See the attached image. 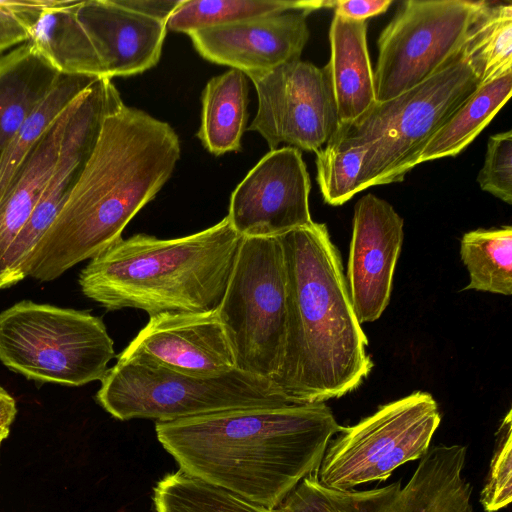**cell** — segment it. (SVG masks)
Masks as SVG:
<instances>
[{"mask_svg": "<svg viewBox=\"0 0 512 512\" xmlns=\"http://www.w3.org/2000/svg\"><path fill=\"white\" fill-rule=\"evenodd\" d=\"M6 438H7V437H4V436H1V437H0V446H1L2 442H3Z\"/></svg>", "mask_w": 512, "mask_h": 512, "instance_id": "8d00e7d4", "label": "cell"}, {"mask_svg": "<svg viewBox=\"0 0 512 512\" xmlns=\"http://www.w3.org/2000/svg\"><path fill=\"white\" fill-rule=\"evenodd\" d=\"M76 0H53L33 24L29 41L62 74L105 78L102 63L75 14Z\"/></svg>", "mask_w": 512, "mask_h": 512, "instance_id": "7402d4cb", "label": "cell"}, {"mask_svg": "<svg viewBox=\"0 0 512 512\" xmlns=\"http://www.w3.org/2000/svg\"><path fill=\"white\" fill-rule=\"evenodd\" d=\"M17 406L15 399L0 386V418H15Z\"/></svg>", "mask_w": 512, "mask_h": 512, "instance_id": "d590c367", "label": "cell"}, {"mask_svg": "<svg viewBox=\"0 0 512 512\" xmlns=\"http://www.w3.org/2000/svg\"><path fill=\"white\" fill-rule=\"evenodd\" d=\"M464 49L481 84L512 72V4L489 3Z\"/></svg>", "mask_w": 512, "mask_h": 512, "instance_id": "f1b7e54d", "label": "cell"}, {"mask_svg": "<svg viewBox=\"0 0 512 512\" xmlns=\"http://www.w3.org/2000/svg\"><path fill=\"white\" fill-rule=\"evenodd\" d=\"M79 98L31 149L0 200V265L54 170L69 117Z\"/></svg>", "mask_w": 512, "mask_h": 512, "instance_id": "44dd1931", "label": "cell"}, {"mask_svg": "<svg viewBox=\"0 0 512 512\" xmlns=\"http://www.w3.org/2000/svg\"><path fill=\"white\" fill-rule=\"evenodd\" d=\"M307 12L289 11L188 34L206 60L231 67L247 77L300 60L309 39Z\"/></svg>", "mask_w": 512, "mask_h": 512, "instance_id": "e0dca14e", "label": "cell"}, {"mask_svg": "<svg viewBox=\"0 0 512 512\" xmlns=\"http://www.w3.org/2000/svg\"><path fill=\"white\" fill-rule=\"evenodd\" d=\"M477 181L482 190L507 204L512 203V131L492 135Z\"/></svg>", "mask_w": 512, "mask_h": 512, "instance_id": "1f68e13d", "label": "cell"}, {"mask_svg": "<svg viewBox=\"0 0 512 512\" xmlns=\"http://www.w3.org/2000/svg\"><path fill=\"white\" fill-rule=\"evenodd\" d=\"M118 357L199 378L216 377L236 369L217 309L151 316Z\"/></svg>", "mask_w": 512, "mask_h": 512, "instance_id": "9a60e30c", "label": "cell"}, {"mask_svg": "<svg viewBox=\"0 0 512 512\" xmlns=\"http://www.w3.org/2000/svg\"><path fill=\"white\" fill-rule=\"evenodd\" d=\"M242 238L227 216L179 238H121L90 259L79 274V286L87 298L109 311L134 308L151 317L216 310Z\"/></svg>", "mask_w": 512, "mask_h": 512, "instance_id": "277c9868", "label": "cell"}, {"mask_svg": "<svg viewBox=\"0 0 512 512\" xmlns=\"http://www.w3.org/2000/svg\"><path fill=\"white\" fill-rule=\"evenodd\" d=\"M460 256L469 273L464 290L512 294V227L479 228L465 233Z\"/></svg>", "mask_w": 512, "mask_h": 512, "instance_id": "4316f807", "label": "cell"}, {"mask_svg": "<svg viewBox=\"0 0 512 512\" xmlns=\"http://www.w3.org/2000/svg\"><path fill=\"white\" fill-rule=\"evenodd\" d=\"M61 75L30 42L0 56V157Z\"/></svg>", "mask_w": 512, "mask_h": 512, "instance_id": "ffe728a7", "label": "cell"}, {"mask_svg": "<svg viewBox=\"0 0 512 512\" xmlns=\"http://www.w3.org/2000/svg\"><path fill=\"white\" fill-rule=\"evenodd\" d=\"M287 286V336L274 383L294 404L325 402L371 372L368 340L351 304L338 249L323 223L278 236Z\"/></svg>", "mask_w": 512, "mask_h": 512, "instance_id": "3957f363", "label": "cell"}, {"mask_svg": "<svg viewBox=\"0 0 512 512\" xmlns=\"http://www.w3.org/2000/svg\"><path fill=\"white\" fill-rule=\"evenodd\" d=\"M75 14L105 78L140 74L159 62L166 23L127 9L117 0H80Z\"/></svg>", "mask_w": 512, "mask_h": 512, "instance_id": "ac0fdd59", "label": "cell"}, {"mask_svg": "<svg viewBox=\"0 0 512 512\" xmlns=\"http://www.w3.org/2000/svg\"><path fill=\"white\" fill-rule=\"evenodd\" d=\"M512 501V411L501 420L495 433V444L489 471L480 493L486 512H497Z\"/></svg>", "mask_w": 512, "mask_h": 512, "instance_id": "4dcf8cb0", "label": "cell"}, {"mask_svg": "<svg viewBox=\"0 0 512 512\" xmlns=\"http://www.w3.org/2000/svg\"><path fill=\"white\" fill-rule=\"evenodd\" d=\"M328 62L340 125H350L376 103L374 71L367 46V21L334 14Z\"/></svg>", "mask_w": 512, "mask_h": 512, "instance_id": "d6986e66", "label": "cell"}, {"mask_svg": "<svg viewBox=\"0 0 512 512\" xmlns=\"http://www.w3.org/2000/svg\"><path fill=\"white\" fill-rule=\"evenodd\" d=\"M115 356L103 320L88 311L22 300L0 313V361L29 380L101 381Z\"/></svg>", "mask_w": 512, "mask_h": 512, "instance_id": "52a82bcc", "label": "cell"}, {"mask_svg": "<svg viewBox=\"0 0 512 512\" xmlns=\"http://www.w3.org/2000/svg\"><path fill=\"white\" fill-rule=\"evenodd\" d=\"M480 76L465 49L420 84L376 102L350 125H340L350 142L367 145L360 189L403 181L450 116L478 89Z\"/></svg>", "mask_w": 512, "mask_h": 512, "instance_id": "5b68a950", "label": "cell"}, {"mask_svg": "<svg viewBox=\"0 0 512 512\" xmlns=\"http://www.w3.org/2000/svg\"><path fill=\"white\" fill-rule=\"evenodd\" d=\"M368 146L346 139L338 128L316 152L317 181L326 203L339 206L361 192L360 173Z\"/></svg>", "mask_w": 512, "mask_h": 512, "instance_id": "f546056e", "label": "cell"}, {"mask_svg": "<svg viewBox=\"0 0 512 512\" xmlns=\"http://www.w3.org/2000/svg\"><path fill=\"white\" fill-rule=\"evenodd\" d=\"M342 427L318 402L156 422L155 432L182 471L273 510L317 471Z\"/></svg>", "mask_w": 512, "mask_h": 512, "instance_id": "7a4b0ae2", "label": "cell"}, {"mask_svg": "<svg viewBox=\"0 0 512 512\" xmlns=\"http://www.w3.org/2000/svg\"><path fill=\"white\" fill-rule=\"evenodd\" d=\"M392 0H336L330 2L334 14L357 21H366L387 11Z\"/></svg>", "mask_w": 512, "mask_h": 512, "instance_id": "836d02e7", "label": "cell"}, {"mask_svg": "<svg viewBox=\"0 0 512 512\" xmlns=\"http://www.w3.org/2000/svg\"><path fill=\"white\" fill-rule=\"evenodd\" d=\"M488 5L469 0L404 1L378 39L376 102L397 97L453 60Z\"/></svg>", "mask_w": 512, "mask_h": 512, "instance_id": "30bf717a", "label": "cell"}, {"mask_svg": "<svg viewBox=\"0 0 512 512\" xmlns=\"http://www.w3.org/2000/svg\"><path fill=\"white\" fill-rule=\"evenodd\" d=\"M328 1L315 0H182L166 22L167 30L193 31L261 16L327 8Z\"/></svg>", "mask_w": 512, "mask_h": 512, "instance_id": "484cf974", "label": "cell"}, {"mask_svg": "<svg viewBox=\"0 0 512 512\" xmlns=\"http://www.w3.org/2000/svg\"><path fill=\"white\" fill-rule=\"evenodd\" d=\"M511 92L512 72L480 84L430 139L419 163L460 154L505 105Z\"/></svg>", "mask_w": 512, "mask_h": 512, "instance_id": "cb8c5ba5", "label": "cell"}, {"mask_svg": "<svg viewBox=\"0 0 512 512\" xmlns=\"http://www.w3.org/2000/svg\"><path fill=\"white\" fill-rule=\"evenodd\" d=\"M182 0H117L123 7L166 23Z\"/></svg>", "mask_w": 512, "mask_h": 512, "instance_id": "e575fe53", "label": "cell"}, {"mask_svg": "<svg viewBox=\"0 0 512 512\" xmlns=\"http://www.w3.org/2000/svg\"><path fill=\"white\" fill-rule=\"evenodd\" d=\"M152 500L156 512H272L192 477L181 469L165 475L156 483Z\"/></svg>", "mask_w": 512, "mask_h": 512, "instance_id": "83f0119b", "label": "cell"}, {"mask_svg": "<svg viewBox=\"0 0 512 512\" xmlns=\"http://www.w3.org/2000/svg\"><path fill=\"white\" fill-rule=\"evenodd\" d=\"M100 78L62 74L43 102L26 119L0 157V200L19 167L58 118Z\"/></svg>", "mask_w": 512, "mask_h": 512, "instance_id": "d4e9b609", "label": "cell"}, {"mask_svg": "<svg viewBox=\"0 0 512 512\" xmlns=\"http://www.w3.org/2000/svg\"><path fill=\"white\" fill-rule=\"evenodd\" d=\"M247 106L248 81L243 72L230 69L209 80L202 92L197 136L210 153L220 156L241 150Z\"/></svg>", "mask_w": 512, "mask_h": 512, "instance_id": "603a6c76", "label": "cell"}, {"mask_svg": "<svg viewBox=\"0 0 512 512\" xmlns=\"http://www.w3.org/2000/svg\"><path fill=\"white\" fill-rule=\"evenodd\" d=\"M249 78L258 98L248 130L258 132L270 151L285 143L317 152L337 132L340 122L329 64L301 60Z\"/></svg>", "mask_w": 512, "mask_h": 512, "instance_id": "7c38bea8", "label": "cell"}, {"mask_svg": "<svg viewBox=\"0 0 512 512\" xmlns=\"http://www.w3.org/2000/svg\"><path fill=\"white\" fill-rule=\"evenodd\" d=\"M217 311L236 368L274 381L287 336L286 271L278 236L242 238Z\"/></svg>", "mask_w": 512, "mask_h": 512, "instance_id": "ba28073f", "label": "cell"}, {"mask_svg": "<svg viewBox=\"0 0 512 512\" xmlns=\"http://www.w3.org/2000/svg\"><path fill=\"white\" fill-rule=\"evenodd\" d=\"M96 400L118 420L156 422L294 404L273 381L237 368L224 375L199 378L119 357L102 378Z\"/></svg>", "mask_w": 512, "mask_h": 512, "instance_id": "8992f818", "label": "cell"}, {"mask_svg": "<svg viewBox=\"0 0 512 512\" xmlns=\"http://www.w3.org/2000/svg\"><path fill=\"white\" fill-rule=\"evenodd\" d=\"M180 153L168 123L124 103L111 110L76 184L26 260L25 278L54 280L120 240L171 177Z\"/></svg>", "mask_w": 512, "mask_h": 512, "instance_id": "6da1fadb", "label": "cell"}, {"mask_svg": "<svg viewBox=\"0 0 512 512\" xmlns=\"http://www.w3.org/2000/svg\"><path fill=\"white\" fill-rule=\"evenodd\" d=\"M310 189L301 151L271 150L234 189L227 218L242 237L279 236L313 222Z\"/></svg>", "mask_w": 512, "mask_h": 512, "instance_id": "5bb4252c", "label": "cell"}, {"mask_svg": "<svg viewBox=\"0 0 512 512\" xmlns=\"http://www.w3.org/2000/svg\"><path fill=\"white\" fill-rule=\"evenodd\" d=\"M53 0H0V56L29 41L39 15Z\"/></svg>", "mask_w": 512, "mask_h": 512, "instance_id": "d6a6232c", "label": "cell"}, {"mask_svg": "<svg viewBox=\"0 0 512 512\" xmlns=\"http://www.w3.org/2000/svg\"><path fill=\"white\" fill-rule=\"evenodd\" d=\"M440 423L438 404L427 392L382 405L331 439L316 471L318 481L336 490L385 481L396 468L428 452Z\"/></svg>", "mask_w": 512, "mask_h": 512, "instance_id": "9c48e42d", "label": "cell"}, {"mask_svg": "<svg viewBox=\"0 0 512 512\" xmlns=\"http://www.w3.org/2000/svg\"><path fill=\"white\" fill-rule=\"evenodd\" d=\"M467 448L439 444L420 459L407 484L357 491L306 476L272 512H473V487L462 475Z\"/></svg>", "mask_w": 512, "mask_h": 512, "instance_id": "8fae6325", "label": "cell"}, {"mask_svg": "<svg viewBox=\"0 0 512 512\" xmlns=\"http://www.w3.org/2000/svg\"><path fill=\"white\" fill-rule=\"evenodd\" d=\"M123 103L111 79L95 81L77 101L66 126L54 170L27 222L0 265V280L15 285L23 267L76 184L96 144L105 116Z\"/></svg>", "mask_w": 512, "mask_h": 512, "instance_id": "4fadbf2b", "label": "cell"}, {"mask_svg": "<svg viewBox=\"0 0 512 512\" xmlns=\"http://www.w3.org/2000/svg\"><path fill=\"white\" fill-rule=\"evenodd\" d=\"M403 226L392 205L373 194L355 204L345 278L360 324L379 319L389 304Z\"/></svg>", "mask_w": 512, "mask_h": 512, "instance_id": "2e32d148", "label": "cell"}]
</instances>
